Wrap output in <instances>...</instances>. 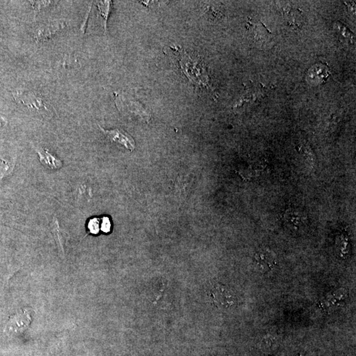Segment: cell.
Returning <instances> with one entry per match:
<instances>
[{
  "mask_svg": "<svg viewBox=\"0 0 356 356\" xmlns=\"http://www.w3.org/2000/svg\"><path fill=\"white\" fill-rule=\"evenodd\" d=\"M174 50L181 69L189 81L195 85L208 86V77L205 66L201 62L195 61L180 46L171 47Z\"/></svg>",
  "mask_w": 356,
  "mask_h": 356,
  "instance_id": "6da1fadb",
  "label": "cell"
},
{
  "mask_svg": "<svg viewBox=\"0 0 356 356\" xmlns=\"http://www.w3.org/2000/svg\"><path fill=\"white\" fill-rule=\"evenodd\" d=\"M210 301L217 307L227 309L233 306L236 303V297L230 289L222 284H212L208 291Z\"/></svg>",
  "mask_w": 356,
  "mask_h": 356,
  "instance_id": "7a4b0ae2",
  "label": "cell"
},
{
  "mask_svg": "<svg viewBox=\"0 0 356 356\" xmlns=\"http://www.w3.org/2000/svg\"><path fill=\"white\" fill-rule=\"evenodd\" d=\"M15 98L18 102L22 103L31 111L41 112L43 114L50 115L51 113L49 108L41 94L31 90H19L15 94Z\"/></svg>",
  "mask_w": 356,
  "mask_h": 356,
  "instance_id": "3957f363",
  "label": "cell"
},
{
  "mask_svg": "<svg viewBox=\"0 0 356 356\" xmlns=\"http://www.w3.org/2000/svg\"><path fill=\"white\" fill-rule=\"evenodd\" d=\"M65 27V23L61 20L44 23L36 30L35 39L39 42L48 41L56 37Z\"/></svg>",
  "mask_w": 356,
  "mask_h": 356,
  "instance_id": "277c9868",
  "label": "cell"
},
{
  "mask_svg": "<svg viewBox=\"0 0 356 356\" xmlns=\"http://www.w3.org/2000/svg\"><path fill=\"white\" fill-rule=\"evenodd\" d=\"M98 127L109 142L118 143L130 151H134L136 148V142L134 139L125 131L121 129L106 130L99 125Z\"/></svg>",
  "mask_w": 356,
  "mask_h": 356,
  "instance_id": "5b68a950",
  "label": "cell"
},
{
  "mask_svg": "<svg viewBox=\"0 0 356 356\" xmlns=\"http://www.w3.org/2000/svg\"><path fill=\"white\" fill-rule=\"evenodd\" d=\"M254 258L259 269L264 272L272 270L277 264V257L275 253L267 248L259 250L255 255Z\"/></svg>",
  "mask_w": 356,
  "mask_h": 356,
  "instance_id": "8992f818",
  "label": "cell"
},
{
  "mask_svg": "<svg viewBox=\"0 0 356 356\" xmlns=\"http://www.w3.org/2000/svg\"><path fill=\"white\" fill-rule=\"evenodd\" d=\"M115 102L117 108L121 111H130L131 113H136V114L142 116L143 118L146 120L148 117V115L146 111L143 109L142 106L136 101H133L131 99L127 98L123 94H119L115 98Z\"/></svg>",
  "mask_w": 356,
  "mask_h": 356,
  "instance_id": "52a82bcc",
  "label": "cell"
},
{
  "mask_svg": "<svg viewBox=\"0 0 356 356\" xmlns=\"http://www.w3.org/2000/svg\"><path fill=\"white\" fill-rule=\"evenodd\" d=\"M37 153L41 163L48 169L56 170L62 167V161L52 155L47 149H37Z\"/></svg>",
  "mask_w": 356,
  "mask_h": 356,
  "instance_id": "ba28073f",
  "label": "cell"
},
{
  "mask_svg": "<svg viewBox=\"0 0 356 356\" xmlns=\"http://www.w3.org/2000/svg\"><path fill=\"white\" fill-rule=\"evenodd\" d=\"M51 231L59 250L62 252L63 254H64L65 245L66 244L68 235L65 231L61 229L56 218H54L53 222L52 223Z\"/></svg>",
  "mask_w": 356,
  "mask_h": 356,
  "instance_id": "9c48e42d",
  "label": "cell"
},
{
  "mask_svg": "<svg viewBox=\"0 0 356 356\" xmlns=\"http://www.w3.org/2000/svg\"><path fill=\"white\" fill-rule=\"evenodd\" d=\"M31 321L32 320L30 315L27 311H23V313L19 314L13 317L10 326L12 327H19V329L22 328L25 330V328L29 327Z\"/></svg>",
  "mask_w": 356,
  "mask_h": 356,
  "instance_id": "30bf717a",
  "label": "cell"
},
{
  "mask_svg": "<svg viewBox=\"0 0 356 356\" xmlns=\"http://www.w3.org/2000/svg\"><path fill=\"white\" fill-rule=\"evenodd\" d=\"M110 3L111 2L109 1L97 2L99 13H100V16H102V20L104 21L105 30L106 29V22L107 20H108L109 12L110 11Z\"/></svg>",
  "mask_w": 356,
  "mask_h": 356,
  "instance_id": "8fae6325",
  "label": "cell"
},
{
  "mask_svg": "<svg viewBox=\"0 0 356 356\" xmlns=\"http://www.w3.org/2000/svg\"><path fill=\"white\" fill-rule=\"evenodd\" d=\"M284 217H285L286 220L295 225H298L299 223L302 222V214L297 210L292 209L287 210Z\"/></svg>",
  "mask_w": 356,
  "mask_h": 356,
  "instance_id": "7c38bea8",
  "label": "cell"
},
{
  "mask_svg": "<svg viewBox=\"0 0 356 356\" xmlns=\"http://www.w3.org/2000/svg\"><path fill=\"white\" fill-rule=\"evenodd\" d=\"M101 219L98 218H93L90 219L88 222V233L92 234H98L100 230Z\"/></svg>",
  "mask_w": 356,
  "mask_h": 356,
  "instance_id": "4fadbf2b",
  "label": "cell"
},
{
  "mask_svg": "<svg viewBox=\"0 0 356 356\" xmlns=\"http://www.w3.org/2000/svg\"><path fill=\"white\" fill-rule=\"evenodd\" d=\"M100 219V230L104 233H109L111 227L110 220L107 216L102 217Z\"/></svg>",
  "mask_w": 356,
  "mask_h": 356,
  "instance_id": "5bb4252c",
  "label": "cell"
},
{
  "mask_svg": "<svg viewBox=\"0 0 356 356\" xmlns=\"http://www.w3.org/2000/svg\"><path fill=\"white\" fill-rule=\"evenodd\" d=\"M31 2L32 4L33 8L37 12L41 11L43 8H46V6L50 5V3H51V2L49 1H34Z\"/></svg>",
  "mask_w": 356,
  "mask_h": 356,
  "instance_id": "9a60e30c",
  "label": "cell"
},
{
  "mask_svg": "<svg viewBox=\"0 0 356 356\" xmlns=\"http://www.w3.org/2000/svg\"><path fill=\"white\" fill-rule=\"evenodd\" d=\"M7 122L3 118V117H0V128L3 127L5 126Z\"/></svg>",
  "mask_w": 356,
  "mask_h": 356,
  "instance_id": "2e32d148",
  "label": "cell"
}]
</instances>
